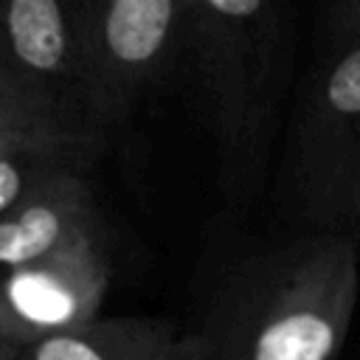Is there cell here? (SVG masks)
<instances>
[{"label":"cell","instance_id":"obj_1","mask_svg":"<svg viewBox=\"0 0 360 360\" xmlns=\"http://www.w3.org/2000/svg\"><path fill=\"white\" fill-rule=\"evenodd\" d=\"M298 28L290 3L186 0L183 84L208 124L228 217H245L264 194L295 76Z\"/></svg>","mask_w":360,"mask_h":360},{"label":"cell","instance_id":"obj_2","mask_svg":"<svg viewBox=\"0 0 360 360\" xmlns=\"http://www.w3.org/2000/svg\"><path fill=\"white\" fill-rule=\"evenodd\" d=\"M357 298L360 242L292 231L239 256L188 335L202 360H338Z\"/></svg>","mask_w":360,"mask_h":360},{"label":"cell","instance_id":"obj_3","mask_svg":"<svg viewBox=\"0 0 360 360\" xmlns=\"http://www.w3.org/2000/svg\"><path fill=\"white\" fill-rule=\"evenodd\" d=\"M84 115L96 138L183 84L186 0H79Z\"/></svg>","mask_w":360,"mask_h":360},{"label":"cell","instance_id":"obj_4","mask_svg":"<svg viewBox=\"0 0 360 360\" xmlns=\"http://www.w3.org/2000/svg\"><path fill=\"white\" fill-rule=\"evenodd\" d=\"M360 180V48L309 65L278 166V197L292 231H338Z\"/></svg>","mask_w":360,"mask_h":360},{"label":"cell","instance_id":"obj_5","mask_svg":"<svg viewBox=\"0 0 360 360\" xmlns=\"http://www.w3.org/2000/svg\"><path fill=\"white\" fill-rule=\"evenodd\" d=\"M0 87L93 143L79 56V0H0Z\"/></svg>","mask_w":360,"mask_h":360},{"label":"cell","instance_id":"obj_6","mask_svg":"<svg viewBox=\"0 0 360 360\" xmlns=\"http://www.w3.org/2000/svg\"><path fill=\"white\" fill-rule=\"evenodd\" d=\"M104 233L84 236L0 278V332L17 349L70 332L98 318L110 290Z\"/></svg>","mask_w":360,"mask_h":360},{"label":"cell","instance_id":"obj_7","mask_svg":"<svg viewBox=\"0 0 360 360\" xmlns=\"http://www.w3.org/2000/svg\"><path fill=\"white\" fill-rule=\"evenodd\" d=\"M98 233L104 228L87 169H65L0 217V278Z\"/></svg>","mask_w":360,"mask_h":360},{"label":"cell","instance_id":"obj_8","mask_svg":"<svg viewBox=\"0 0 360 360\" xmlns=\"http://www.w3.org/2000/svg\"><path fill=\"white\" fill-rule=\"evenodd\" d=\"M177 338L163 318L98 315L84 326L25 346L17 360H163Z\"/></svg>","mask_w":360,"mask_h":360},{"label":"cell","instance_id":"obj_9","mask_svg":"<svg viewBox=\"0 0 360 360\" xmlns=\"http://www.w3.org/2000/svg\"><path fill=\"white\" fill-rule=\"evenodd\" d=\"M101 146L65 127L45 110L0 87V158L28 152H79L96 158Z\"/></svg>","mask_w":360,"mask_h":360},{"label":"cell","instance_id":"obj_10","mask_svg":"<svg viewBox=\"0 0 360 360\" xmlns=\"http://www.w3.org/2000/svg\"><path fill=\"white\" fill-rule=\"evenodd\" d=\"M93 158L79 152H28L0 158V217L28 191L65 169H87Z\"/></svg>","mask_w":360,"mask_h":360},{"label":"cell","instance_id":"obj_11","mask_svg":"<svg viewBox=\"0 0 360 360\" xmlns=\"http://www.w3.org/2000/svg\"><path fill=\"white\" fill-rule=\"evenodd\" d=\"M360 48V0H338L318 14V53Z\"/></svg>","mask_w":360,"mask_h":360},{"label":"cell","instance_id":"obj_12","mask_svg":"<svg viewBox=\"0 0 360 360\" xmlns=\"http://www.w3.org/2000/svg\"><path fill=\"white\" fill-rule=\"evenodd\" d=\"M338 231L352 233V236L360 242V180H357V186L352 188V194H349V200H346V205H343V211H340Z\"/></svg>","mask_w":360,"mask_h":360},{"label":"cell","instance_id":"obj_13","mask_svg":"<svg viewBox=\"0 0 360 360\" xmlns=\"http://www.w3.org/2000/svg\"><path fill=\"white\" fill-rule=\"evenodd\" d=\"M163 360H202V352H200L197 340L186 332V335L177 338V343L169 349V354H166Z\"/></svg>","mask_w":360,"mask_h":360},{"label":"cell","instance_id":"obj_14","mask_svg":"<svg viewBox=\"0 0 360 360\" xmlns=\"http://www.w3.org/2000/svg\"><path fill=\"white\" fill-rule=\"evenodd\" d=\"M0 360H17V349L3 338V332H0Z\"/></svg>","mask_w":360,"mask_h":360}]
</instances>
